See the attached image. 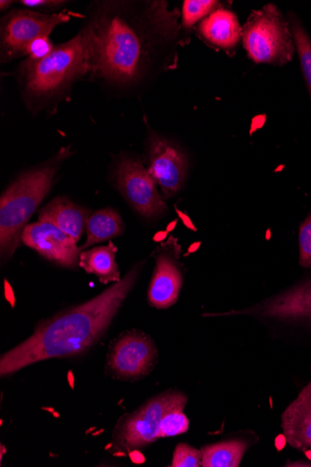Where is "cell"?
I'll list each match as a JSON object with an SVG mask.
<instances>
[{
    "instance_id": "9a60e30c",
    "label": "cell",
    "mask_w": 311,
    "mask_h": 467,
    "mask_svg": "<svg viewBox=\"0 0 311 467\" xmlns=\"http://www.w3.org/2000/svg\"><path fill=\"white\" fill-rule=\"evenodd\" d=\"M92 213L67 197H57L38 211V221L53 223L79 242Z\"/></svg>"
},
{
    "instance_id": "5bb4252c",
    "label": "cell",
    "mask_w": 311,
    "mask_h": 467,
    "mask_svg": "<svg viewBox=\"0 0 311 467\" xmlns=\"http://www.w3.org/2000/svg\"><path fill=\"white\" fill-rule=\"evenodd\" d=\"M198 33L210 47L230 54L238 47L243 28L237 16L221 6L201 22Z\"/></svg>"
},
{
    "instance_id": "7402d4cb",
    "label": "cell",
    "mask_w": 311,
    "mask_h": 467,
    "mask_svg": "<svg viewBox=\"0 0 311 467\" xmlns=\"http://www.w3.org/2000/svg\"><path fill=\"white\" fill-rule=\"evenodd\" d=\"M202 465V451L187 443H180L175 447L171 467H199Z\"/></svg>"
},
{
    "instance_id": "44dd1931",
    "label": "cell",
    "mask_w": 311,
    "mask_h": 467,
    "mask_svg": "<svg viewBox=\"0 0 311 467\" xmlns=\"http://www.w3.org/2000/svg\"><path fill=\"white\" fill-rule=\"evenodd\" d=\"M185 406L174 408L163 416L160 424L159 439L175 437L188 432L190 420L184 413Z\"/></svg>"
},
{
    "instance_id": "9c48e42d",
    "label": "cell",
    "mask_w": 311,
    "mask_h": 467,
    "mask_svg": "<svg viewBox=\"0 0 311 467\" xmlns=\"http://www.w3.org/2000/svg\"><path fill=\"white\" fill-rule=\"evenodd\" d=\"M113 177L119 192L141 216L154 220L166 214L165 201L141 161L123 156L116 165Z\"/></svg>"
},
{
    "instance_id": "cb8c5ba5",
    "label": "cell",
    "mask_w": 311,
    "mask_h": 467,
    "mask_svg": "<svg viewBox=\"0 0 311 467\" xmlns=\"http://www.w3.org/2000/svg\"><path fill=\"white\" fill-rule=\"evenodd\" d=\"M55 47L49 36L38 37L28 46L26 57L32 60H40L49 56Z\"/></svg>"
},
{
    "instance_id": "4316f807",
    "label": "cell",
    "mask_w": 311,
    "mask_h": 467,
    "mask_svg": "<svg viewBox=\"0 0 311 467\" xmlns=\"http://www.w3.org/2000/svg\"><path fill=\"white\" fill-rule=\"evenodd\" d=\"M15 3L12 2V0H2V2H0V10H2V12H6L10 9V7L14 5Z\"/></svg>"
},
{
    "instance_id": "ac0fdd59",
    "label": "cell",
    "mask_w": 311,
    "mask_h": 467,
    "mask_svg": "<svg viewBox=\"0 0 311 467\" xmlns=\"http://www.w3.org/2000/svg\"><path fill=\"white\" fill-rule=\"evenodd\" d=\"M247 450L243 441H229L204 446L201 451L203 467H238Z\"/></svg>"
},
{
    "instance_id": "484cf974",
    "label": "cell",
    "mask_w": 311,
    "mask_h": 467,
    "mask_svg": "<svg viewBox=\"0 0 311 467\" xmlns=\"http://www.w3.org/2000/svg\"><path fill=\"white\" fill-rule=\"evenodd\" d=\"M299 300L304 313L311 320V278L303 282L300 287Z\"/></svg>"
},
{
    "instance_id": "30bf717a",
    "label": "cell",
    "mask_w": 311,
    "mask_h": 467,
    "mask_svg": "<svg viewBox=\"0 0 311 467\" xmlns=\"http://www.w3.org/2000/svg\"><path fill=\"white\" fill-rule=\"evenodd\" d=\"M148 143L149 171L164 198H172L182 190L187 180V154L179 145L153 131L149 132Z\"/></svg>"
},
{
    "instance_id": "d6986e66",
    "label": "cell",
    "mask_w": 311,
    "mask_h": 467,
    "mask_svg": "<svg viewBox=\"0 0 311 467\" xmlns=\"http://www.w3.org/2000/svg\"><path fill=\"white\" fill-rule=\"evenodd\" d=\"M288 23L311 98V38L295 14H290Z\"/></svg>"
},
{
    "instance_id": "ffe728a7",
    "label": "cell",
    "mask_w": 311,
    "mask_h": 467,
    "mask_svg": "<svg viewBox=\"0 0 311 467\" xmlns=\"http://www.w3.org/2000/svg\"><path fill=\"white\" fill-rule=\"evenodd\" d=\"M219 7L221 3L217 0H185L181 13L182 28L189 31Z\"/></svg>"
},
{
    "instance_id": "8fae6325",
    "label": "cell",
    "mask_w": 311,
    "mask_h": 467,
    "mask_svg": "<svg viewBox=\"0 0 311 467\" xmlns=\"http://www.w3.org/2000/svg\"><path fill=\"white\" fill-rule=\"evenodd\" d=\"M180 253L176 240L170 237L156 254V266L148 292L149 304L156 309H168L179 301L184 281Z\"/></svg>"
},
{
    "instance_id": "d4e9b609",
    "label": "cell",
    "mask_w": 311,
    "mask_h": 467,
    "mask_svg": "<svg viewBox=\"0 0 311 467\" xmlns=\"http://www.w3.org/2000/svg\"><path fill=\"white\" fill-rule=\"evenodd\" d=\"M20 4L34 11H54L65 6L67 3L64 0H22Z\"/></svg>"
},
{
    "instance_id": "603a6c76",
    "label": "cell",
    "mask_w": 311,
    "mask_h": 467,
    "mask_svg": "<svg viewBox=\"0 0 311 467\" xmlns=\"http://www.w3.org/2000/svg\"><path fill=\"white\" fill-rule=\"evenodd\" d=\"M299 264L303 268L311 269V213L299 229Z\"/></svg>"
},
{
    "instance_id": "e0dca14e",
    "label": "cell",
    "mask_w": 311,
    "mask_h": 467,
    "mask_svg": "<svg viewBox=\"0 0 311 467\" xmlns=\"http://www.w3.org/2000/svg\"><path fill=\"white\" fill-rule=\"evenodd\" d=\"M86 231L87 240L79 246L81 251L122 234L124 223L118 212L108 207L93 212L88 218Z\"/></svg>"
},
{
    "instance_id": "7c38bea8",
    "label": "cell",
    "mask_w": 311,
    "mask_h": 467,
    "mask_svg": "<svg viewBox=\"0 0 311 467\" xmlns=\"http://www.w3.org/2000/svg\"><path fill=\"white\" fill-rule=\"evenodd\" d=\"M22 243L59 266L76 269L81 250L78 242L48 222L37 221L24 229Z\"/></svg>"
},
{
    "instance_id": "3957f363",
    "label": "cell",
    "mask_w": 311,
    "mask_h": 467,
    "mask_svg": "<svg viewBox=\"0 0 311 467\" xmlns=\"http://www.w3.org/2000/svg\"><path fill=\"white\" fill-rule=\"evenodd\" d=\"M88 74V48L82 30L40 60L27 58L19 67L22 98L34 114L51 110L65 100L73 84Z\"/></svg>"
},
{
    "instance_id": "5b68a950",
    "label": "cell",
    "mask_w": 311,
    "mask_h": 467,
    "mask_svg": "<svg viewBox=\"0 0 311 467\" xmlns=\"http://www.w3.org/2000/svg\"><path fill=\"white\" fill-rule=\"evenodd\" d=\"M242 39L249 58L256 64L284 66L293 60L295 47L289 23L274 5L252 12Z\"/></svg>"
},
{
    "instance_id": "2e32d148",
    "label": "cell",
    "mask_w": 311,
    "mask_h": 467,
    "mask_svg": "<svg viewBox=\"0 0 311 467\" xmlns=\"http://www.w3.org/2000/svg\"><path fill=\"white\" fill-rule=\"evenodd\" d=\"M118 247L109 243L106 246H98L81 251L78 266L87 274L95 275L104 285L118 283L120 272L116 262Z\"/></svg>"
},
{
    "instance_id": "ba28073f",
    "label": "cell",
    "mask_w": 311,
    "mask_h": 467,
    "mask_svg": "<svg viewBox=\"0 0 311 467\" xmlns=\"http://www.w3.org/2000/svg\"><path fill=\"white\" fill-rule=\"evenodd\" d=\"M158 349L141 330H128L114 339L107 356L106 373L119 380H136L155 368Z\"/></svg>"
},
{
    "instance_id": "4fadbf2b",
    "label": "cell",
    "mask_w": 311,
    "mask_h": 467,
    "mask_svg": "<svg viewBox=\"0 0 311 467\" xmlns=\"http://www.w3.org/2000/svg\"><path fill=\"white\" fill-rule=\"evenodd\" d=\"M282 429L289 446L311 452V381L282 414Z\"/></svg>"
},
{
    "instance_id": "277c9868",
    "label": "cell",
    "mask_w": 311,
    "mask_h": 467,
    "mask_svg": "<svg viewBox=\"0 0 311 467\" xmlns=\"http://www.w3.org/2000/svg\"><path fill=\"white\" fill-rule=\"evenodd\" d=\"M70 149L62 148L48 161L22 174L0 198V252L4 260H9L19 247L24 229L50 192L62 162L72 154Z\"/></svg>"
},
{
    "instance_id": "52a82bcc",
    "label": "cell",
    "mask_w": 311,
    "mask_h": 467,
    "mask_svg": "<svg viewBox=\"0 0 311 467\" xmlns=\"http://www.w3.org/2000/svg\"><path fill=\"white\" fill-rule=\"evenodd\" d=\"M65 12L41 13L34 10H13L0 23V60L7 64L26 57V49L32 41L50 36L55 28L69 22Z\"/></svg>"
},
{
    "instance_id": "8992f818",
    "label": "cell",
    "mask_w": 311,
    "mask_h": 467,
    "mask_svg": "<svg viewBox=\"0 0 311 467\" xmlns=\"http://www.w3.org/2000/svg\"><path fill=\"white\" fill-rule=\"evenodd\" d=\"M187 403L185 394L168 390L136 411L124 414L116 424L109 451L126 455L154 443L159 440L160 424L165 413L177 407H186Z\"/></svg>"
},
{
    "instance_id": "6da1fadb",
    "label": "cell",
    "mask_w": 311,
    "mask_h": 467,
    "mask_svg": "<svg viewBox=\"0 0 311 467\" xmlns=\"http://www.w3.org/2000/svg\"><path fill=\"white\" fill-rule=\"evenodd\" d=\"M179 8L164 0H103L88 8L84 32L88 75L109 87L131 90L179 66L189 38Z\"/></svg>"
},
{
    "instance_id": "7a4b0ae2",
    "label": "cell",
    "mask_w": 311,
    "mask_h": 467,
    "mask_svg": "<svg viewBox=\"0 0 311 467\" xmlns=\"http://www.w3.org/2000/svg\"><path fill=\"white\" fill-rule=\"evenodd\" d=\"M143 265L132 267L96 298L38 323L26 341L0 358V376L9 377L40 361L72 358L91 348L109 327Z\"/></svg>"
}]
</instances>
